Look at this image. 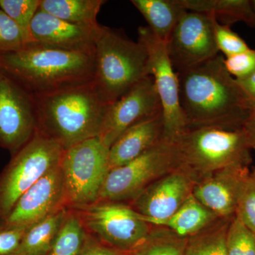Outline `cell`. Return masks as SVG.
Returning <instances> with one entry per match:
<instances>
[{
  "mask_svg": "<svg viewBox=\"0 0 255 255\" xmlns=\"http://www.w3.org/2000/svg\"><path fill=\"white\" fill-rule=\"evenodd\" d=\"M179 105L187 130L217 128L242 130L254 111L251 101L224 65L221 55L177 73Z\"/></svg>",
  "mask_w": 255,
  "mask_h": 255,
  "instance_id": "1",
  "label": "cell"
},
{
  "mask_svg": "<svg viewBox=\"0 0 255 255\" xmlns=\"http://www.w3.org/2000/svg\"><path fill=\"white\" fill-rule=\"evenodd\" d=\"M32 96L38 135L58 142L64 150L98 137L110 105L93 80Z\"/></svg>",
  "mask_w": 255,
  "mask_h": 255,
  "instance_id": "2",
  "label": "cell"
},
{
  "mask_svg": "<svg viewBox=\"0 0 255 255\" xmlns=\"http://www.w3.org/2000/svg\"><path fill=\"white\" fill-rule=\"evenodd\" d=\"M0 71L32 95L92 81L95 54L77 53L31 42L0 53Z\"/></svg>",
  "mask_w": 255,
  "mask_h": 255,
  "instance_id": "3",
  "label": "cell"
},
{
  "mask_svg": "<svg viewBox=\"0 0 255 255\" xmlns=\"http://www.w3.org/2000/svg\"><path fill=\"white\" fill-rule=\"evenodd\" d=\"M148 75L145 46L102 26L95 44L93 81L103 100L114 103Z\"/></svg>",
  "mask_w": 255,
  "mask_h": 255,
  "instance_id": "4",
  "label": "cell"
},
{
  "mask_svg": "<svg viewBox=\"0 0 255 255\" xmlns=\"http://www.w3.org/2000/svg\"><path fill=\"white\" fill-rule=\"evenodd\" d=\"M179 167L194 182L238 165L250 166L251 149L242 130L217 128L189 129L178 138Z\"/></svg>",
  "mask_w": 255,
  "mask_h": 255,
  "instance_id": "5",
  "label": "cell"
},
{
  "mask_svg": "<svg viewBox=\"0 0 255 255\" xmlns=\"http://www.w3.org/2000/svg\"><path fill=\"white\" fill-rule=\"evenodd\" d=\"M71 209L88 236L128 255L145 243L155 226L126 203L100 201Z\"/></svg>",
  "mask_w": 255,
  "mask_h": 255,
  "instance_id": "6",
  "label": "cell"
},
{
  "mask_svg": "<svg viewBox=\"0 0 255 255\" xmlns=\"http://www.w3.org/2000/svg\"><path fill=\"white\" fill-rule=\"evenodd\" d=\"M109 151L98 137L64 150L60 167L69 209L92 205L99 200L107 174Z\"/></svg>",
  "mask_w": 255,
  "mask_h": 255,
  "instance_id": "7",
  "label": "cell"
},
{
  "mask_svg": "<svg viewBox=\"0 0 255 255\" xmlns=\"http://www.w3.org/2000/svg\"><path fill=\"white\" fill-rule=\"evenodd\" d=\"M179 163L177 144L163 139L131 162L111 169L97 202L128 204L152 183L179 167Z\"/></svg>",
  "mask_w": 255,
  "mask_h": 255,
  "instance_id": "8",
  "label": "cell"
},
{
  "mask_svg": "<svg viewBox=\"0 0 255 255\" xmlns=\"http://www.w3.org/2000/svg\"><path fill=\"white\" fill-rule=\"evenodd\" d=\"M63 151L58 142L36 133L12 156L0 174V223L25 192L59 165Z\"/></svg>",
  "mask_w": 255,
  "mask_h": 255,
  "instance_id": "9",
  "label": "cell"
},
{
  "mask_svg": "<svg viewBox=\"0 0 255 255\" xmlns=\"http://www.w3.org/2000/svg\"><path fill=\"white\" fill-rule=\"evenodd\" d=\"M138 41L148 54L149 75L153 78L164 119V138L176 142L187 130L179 100L177 74L167 54L166 43L157 38L147 26L138 28Z\"/></svg>",
  "mask_w": 255,
  "mask_h": 255,
  "instance_id": "10",
  "label": "cell"
},
{
  "mask_svg": "<svg viewBox=\"0 0 255 255\" xmlns=\"http://www.w3.org/2000/svg\"><path fill=\"white\" fill-rule=\"evenodd\" d=\"M216 21L214 15L183 13L166 43L176 73L195 68L219 55L214 34Z\"/></svg>",
  "mask_w": 255,
  "mask_h": 255,
  "instance_id": "11",
  "label": "cell"
},
{
  "mask_svg": "<svg viewBox=\"0 0 255 255\" xmlns=\"http://www.w3.org/2000/svg\"><path fill=\"white\" fill-rule=\"evenodd\" d=\"M36 132L33 96L0 71V147L14 155Z\"/></svg>",
  "mask_w": 255,
  "mask_h": 255,
  "instance_id": "12",
  "label": "cell"
},
{
  "mask_svg": "<svg viewBox=\"0 0 255 255\" xmlns=\"http://www.w3.org/2000/svg\"><path fill=\"white\" fill-rule=\"evenodd\" d=\"M66 207L65 184L60 164L37 181L16 201L0 223V231L25 228Z\"/></svg>",
  "mask_w": 255,
  "mask_h": 255,
  "instance_id": "13",
  "label": "cell"
},
{
  "mask_svg": "<svg viewBox=\"0 0 255 255\" xmlns=\"http://www.w3.org/2000/svg\"><path fill=\"white\" fill-rule=\"evenodd\" d=\"M161 110L153 78L146 76L109 105L98 138L110 148L128 128Z\"/></svg>",
  "mask_w": 255,
  "mask_h": 255,
  "instance_id": "14",
  "label": "cell"
},
{
  "mask_svg": "<svg viewBox=\"0 0 255 255\" xmlns=\"http://www.w3.org/2000/svg\"><path fill=\"white\" fill-rule=\"evenodd\" d=\"M195 182L184 169L171 171L128 203L147 222L156 226L172 216L192 194Z\"/></svg>",
  "mask_w": 255,
  "mask_h": 255,
  "instance_id": "15",
  "label": "cell"
},
{
  "mask_svg": "<svg viewBox=\"0 0 255 255\" xmlns=\"http://www.w3.org/2000/svg\"><path fill=\"white\" fill-rule=\"evenodd\" d=\"M250 173L247 165L221 169L196 182L193 195L219 219H232Z\"/></svg>",
  "mask_w": 255,
  "mask_h": 255,
  "instance_id": "16",
  "label": "cell"
},
{
  "mask_svg": "<svg viewBox=\"0 0 255 255\" xmlns=\"http://www.w3.org/2000/svg\"><path fill=\"white\" fill-rule=\"evenodd\" d=\"M102 25L80 26L38 10L32 20V42L77 53L95 54V44Z\"/></svg>",
  "mask_w": 255,
  "mask_h": 255,
  "instance_id": "17",
  "label": "cell"
},
{
  "mask_svg": "<svg viewBox=\"0 0 255 255\" xmlns=\"http://www.w3.org/2000/svg\"><path fill=\"white\" fill-rule=\"evenodd\" d=\"M163 139L164 119L161 110L128 128L111 146L110 170L140 157Z\"/></svg>",
  "mask_w": 255,
  "mask_h": 255,
  "instance_id": "18",
  "label": "cell"
},
{
  "mask_svg": "<svg viewBox=\"0 0 255 255\" xmlns=\"http://www.w3.org/2000/svg\"><path fill=\"white\" fill-rule=\"evenodd\" d=\"M131 3L148 23L157 38L167 43L184 11L179 0H132Z\"/></svg>",
  "mask_w": 255,
  "mask_h": 255,
  "instance_id": "19",
  "label": "cell"
},
{
  "mask_svg": "<svg viewBox=\"0 0 255 255\" xmlns=\"http://www.w3.org/2000/svg\"><path fill=\"white\" fill-rule=\"evenodd\" d=\"M219 219L192 194L171 217L155 226L168 228L180 237L189 238L200 233Z\"/></svg>",
  "mask_w": 255,
  "mask_h": 255,
  "instance_id": "20",
  "label": "cell"
},
{
  "mask_svg": "<svg viewBox=\"0 0 255 255\" xmlns=\"http://www.w3.org/2000/svg\"><path fill=\"white\" fill-rule=\"evenodd\" d=\"M69 213L68 208L60 210L25 233L17 249L11 255H48L63 227Z\"/></svg>",
  "mask_w": 255,
  "mask_h": 255,
  "instance_id": "21",
  "label": "cell"
},
{
  "mask_svg": "<svg viewBox=\"0 0 255 255\" xmlns=\"http://www.w3.org/2000/svg\"><path fill=\"white\" fill-rule=\"evenodd\" d=\"M184 9L214 15L223 25L244 21L251 26L253 11L251 0H179Z\"/></svg>",
  "mask_w": 255,
  "mask_h": 255,
  "instance_id": "22",
  "label": "cell"
},
{
  "mask_svg": "<svg viewBox=\"0 0 255 255\" xmlns=\"http://www.w3.org/2000/svg\"><path fill=\"white\" fill-rule=\"evenodd\" d=\"M104 0H41L40 10L68 22L97 27V15Z\"/></svg>",
  "mask_w": 255,
  "mask_h": 255,
  "instance_id": "23",
  "label": "cell"
},
{
  "mask_svg": "<svg viewBox=\"0 0 255 255\" xmlns=\"http://www.w3.org/2000/svg\"><path fill=\"white\" fill-rule=\"evenodd\" d=\"M232 219L216 220L200 233L188 238L185 255H228L226 234Z\"/></svg>",
  "mask_w": 255,
  "mask_h": 255,
  "instance_id": "24",
  "label": "cell"
},
{
  "mask_svg": "<svg viewBox=\"0 0 255 255\" xmlns=\"http://www.w3.org/2000/svg\"><path fill=\"white\" fill-rule=\"evenodd\" d=\"M188 238L168 228L154 226L145 243L131 255H185Z\"/></svg>",
  "mask_w": 255,
  "mask_h": 255,
  "instance_id": "25",
  "label": "cell"
},
{
  "mask_svg": "<svg viewBox=\"0 0 255 255\" xmlns=\"http://www.w3.org/2000/svg\"><path fill=\"white\" fill-rule=\"evenodd\" d=\"M87 233L76 213L69 209L68 216L48 255H78Z\"/></svg>",
  "mask_w": 255,
  "mask_h": 255,
  "instance_id": "26",
  "label": "cell"
},
{
  "mask_svg": "<svg viewBox=\"0 0 255 255\" xmlns=\"http://www.w3.org/2000/svg\"><path fill=\"white\" fill-rule=\"evenodd\" d=\"M40 4L41 0H0V9L18 25L29 43L32 42L30 26Z\"/></svg>",
  "mask_w": 255,
  "mask_h": 255,
  "instance_id": "27",
  "label": "cell"
},
{
  "mask_svg": "<svg viewBox=\"0 0 255 255\" xmlns=\"http://www.w3.org/2000/svg\"><path fill=\"white\" fill-rule=\"evenodd\" d=\"M226 243L228 255H255V233L236 216L228 226Z\"/></svg>",
  "mask_w": 255,
  "mask_h": 255,
  "instance_id": "28",
  "label": "cell"
},
{
  "mask_svg": "<svg viewBox=\"0 0 255 255\" xmlns=\"http://www.w3.org/2000/svg\"><path fill=\"white\" fill-rule=\"evenodd\" d=\"M28 43L21 28L0 9V53L16 51Z\"/></svg>",
  "mask_w": 255,
  "mask_h": 255,
  "instance_id": "29",
  "label": "cell"
},
{
  "mask_svg": "<svg viewBox=\"0 0 255 255\" xmlns=\"http://www.w3.org/2000/svg\"><path fill=\"white\" fill-rule=\"evenodd\" d=\"M235 216L255 233V169L247 179Z\"/></svg>",
  "mask_w": 255,
  "mask_h": 255,
  "instance_id": "30",
  "label": "cell"
},
{
  "mask_svg": "<svg viewBox=\"0 0 255 255\" xmlns=\"http://www.w3.org/2000/svg\"><path fill=\"white\" fill-rule=\"evenodd\" d=\"M214 34L218 49L226 55V58L250 49L246 42L230 26L221 24L218 21L215 24Z\"/></svg>",
  "mask_w": 255,
  "mask_h": 255,
  "instance_id": "31",
  "label": "cell"
},
{
  "mask_svg": "<svg viewBox=\"0 0 255 255\" xmlns=\"http://www.w3.org/2000/svg\"><path fill=\"white\" fill-rule=\"evenodd\" d=\"M224 65L228 73L235 78L242 79L255 72V50L231 55L224 59Z\"/></svg>",
  "mask_w": 255,
  "mask_h": 255,
  "instance_id": "32",
  "label": "cell"
},
{
  "mask_svg": "<svg viewBox=\"0 0 255 255\" xmlns=\"http://www.w3.org/2000/svg\"><path fill=\"white\" fill-rule=\"evenodd\" d=\"M28 229L18 228L0 231V255H11L17 249Z\"/></svg>",
  "mask_w": 255,
  "mask_h": 255,
  "instance_id": "33",
  "label": "cell"
},
{
  "mask_svg": "<svg viewBox=\"0 0 255 255\" xmlns=\"http://www.w3.org/2000/svg\"><path fill=\"white\" fill-rule=\"evenodd\" d=\"M78 255H128L105 246L87 234Z\"/></svg>",
  "mask_w": 255,
  "mask_h": 255,
  "instance_id": "34",
  "label": "cell"
},
{
  "mask_svg": "<svg viewBox=\"0 0 255 255\" xmlns=\"http://www.w3.org/2000/svg\"><path fill=\"white\" fill-rule=\"evenodd\" d=\"M242 90L246 93L247 97L255 110V72L249 76L242 79H236Z\"/></svg>",
  "mask_w": 255,
  "mask_h": 255,
  "instance_id": "35",
  "label": "cell"
},
{
  "mask_svg": "<svg viewBox=\"0 0 255 255\" xmlns=\"http://www.w3.org/2000/svg\"><path fill=\"white\" fill-rule=\"evenodd\" d=\"M242 131L250 148L255 150V110L243 126Z\"/></svg>",
  "mask_w": 255,
  "mask_h": 255,
  "instance_id": "36",
  "label": "cell"
},
{
  "mask_svg": "<svg viewBox=\"0 0 255 255\" xmlns=\"http://www.w3.org/2000/svg\"><path fill=\"white\" fill-rule=\"evenodd\" d=\"M252 11H253V21L251 26L255 27V0H251Z\"/></svg>",
  "mask_w": 255,
  "mask_h": 255,
  "instance_id": "37",
  "label": "cell"
}]
</instances>
